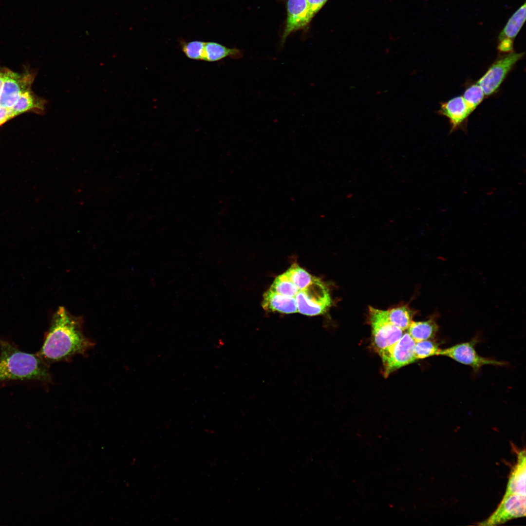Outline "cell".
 I'll return each mask as SVG.
<instances>
[{
    "label": "cell",
    "mask_w": 526,
    "mask_h": 526,
    "mask_svg": "<svg viewBox=\"0 0 526 526\" xmlns=\"http://www.w3.org/2000/svg\"><path fill=\"white\" fill-rule=\"evenodd\" d=\"M94 343L85 337L82 320L60 307L54 315L51 326L38 355L46 363L66 360L86 352Z\"/></svg>",
    "instance_id": "obj_1"
},
{
    "label": "cell",
    "mask_w": 526,
    "mask_h": 526,
    "mask_svg": "<svg viewBox=\"0 0 526 526\" xmlns=\"http://www.w3.org/2000/svg\"><path fill=\"white\" fill-rule=\"evenodd\" d=\"M36 75L35 71L19 72L0 65V127L25 113H45L47 101L32 90Z\"/></svg>",
    "instance_id": "obj_2"
},
{
    "label": "cell",
    "mask_w": 526,
    "mask_h": 526,
    "mask_svg": "<svg viewBox=\"0 0 526 526\" xmlns=\"http://www.w3.org/2000/svg\"><path fill=\"white\" fill-rule=\"evenodd\" d=\"M46 364L38 355L23 352L13 344L0 340V381L36 380L50 381Z\"/></svg>",
    "instance_id": "obj_3"
},
{
    "label": "cell",
    "mask_w": 526,
    "mask_h": 526,
    "mask_svg": "<svg viewBox=\"0 0 526 526\" xmlns=\"http://www.w3.org/2000/svg\"><path fill=\"white\" fill-rule=\"evenodd\" d=\"M295 299L298 312L308 316L324 314L332 304L328 288L322 281L315 277L306 287L298 291Z\"/></svg>",
    "instance_id": "obj_4"
},
{
    "label": "cell",
    "mask_w": 526,
    "mask_h": 526,
    "mask_svg": "<svg viewBox=\"0 0 526 526\" xmlns=\"http://www.w3.org/2000/svg\"><path fill=\"white\" fill-rule=\"evenodd\" d=\"M373 345L379 355L395 344L403 335V330L389 320L387 310L369 308Z\"/></svg>",
    "instance_id": "obj_5"
},
{
    "label": "cell",
    "mask_w": 526,
    "mask_h": 526,
    "mask_svg": "<svg viewBox=\"0 0 526 526\" xmlns=\"http://www.w3.org/2000/svg\"><path fill=\"white\" fill-rule=\"evenodd\" d=\"M524 54L525 53L512 51L499 57L491 65L477 81L482 88L485 96L493 94L498 90L508 74Z\"/></svg>",
    "instance_id": "obj_6"
},
{
    "label": "cell",
    "mask_w": 526,
    "mask_h": 526,
    "mask_svg": "<svg viewBox=\"0 0 526 526\" xmlns=\"http://www.w3.org/2000/svg\"><path fill=\"white\" fill-rule=\"evenodd\" d=\"M415 341L408 333L402 335L392 347L380 354L387 376L393 371L415 362Z\"/></svg>",
    "instance_id": "obj_7"
},
{
    "label": "cell",
    "mask_w": 526,
    "mask_h": 526,
    "mask_svg": "<svg viewBox=\"0 0 526 526\" xmlns=\"http://www.w3.org/2000/svg\"><path fill=\"white\" fill-rule=\"evenodd\" d=\"M472 341L456 344L449 348L440 349L438 356L448 357L453 360L472 368L475 372L479 371L485 365L504 366L507 363L480 356Z\"/></svg>",
    "instance_id": "obj_8"
},
{
    "label": "cell",
    "mask_w": 526,
    "mask_h": 526,
    "mask_svg": "<svg viewBox=\"0 0 526 526\" xmlns=\"http://www.w3.org/2000/svg\"><path fill=\"white\" fill-rule=\"evenodd\" d=\"M526 495L514 494L503 498L491 515L478 525L493 526L526 516Z\"/></svg>",
    "instance_id": "obj_9"
},
{
    "label": "cell",
    "mask_w": 526,
    "mask_h": 526,
    "mask_svg": "<svg viewBox=\"0 0 526 526\" xmlns=\"http://www.w3.org/2000/svg\"><path fill=\"white\" fill-rule=\"evenodd\" d=\"M287 18L282 38L283 44L292 32L306 27L312 19L306 0H288Z\"/></svg>",
    "instance_id": "obj_10"
},
{
    "label": "cell",
    "mask_w": 526,
    "mask_h": 526,
    "mask_svg": "<svg viewBox=\"0 0 526 526\" xmlns=\"http://www.w3.org/2000/svg\"><path fill=\"white\" fill-rule=\"evenodd\" d=\"M438 113L448 118L451 124L450 133H452L463 125L471 113L463 96L460 95L441 102Z\"/></svg>",
    "instance_id": "obj_11"
},
{
    "label": "cell",
    "mask_w": 526,
    "mask_h": 526,
    "mask_svg": "<svg viewBox=\"0 0 526 526\" xmlns=\"http://www.w3.org/2000/svg\"><path fill=\"white\" fill-rule=\"evenodd\" d=\"M526 451L524 449L518 452L517 462L511 471L503 497L514 494L526 495Z\"/></svg>",
    "instance_id": "obj_12"
},
{
    "label": "cell",
    "mask_w": 526,
    "mask_h": 526,
    "mask_svg": "<svg viewBox=\"0 0 526 526\" xmlns=\"http://www.w3.org/2000/svg\"><path fill=\"white\" fill-rule=\"evenodd\" d=\"M263 308L269 312H278L283 314L298 312L294 298L284 296L268 289L263 295Z\"/></svg>",
    "instance_id": "obj_13"
},
{
    "label": "cell",
    "mask_w": 526,
    "mask_h": 526,
    "mask_svg": "<svg viewBox=\"0 0 526 526\" xmlns=\"http://www.w3.org/2000/svg\"><path fill=\"white\" fill-rule=\"evenodd\" d=\"M242 52L238 49L228 48L216 42H205L203 60L216 62L227 57L239 59L242 56Z\"/></svg>",
    "instance_id": "obj_14"
},
{
    "label": "cell",
    "mask_w": 526,
    "mask_h": 526,
    "mask_svg": "<svg viewBox=\"0 0 526 526\" xmlns=\"http://www.w3.org/2000/svg\"><path fill=\"white\" fill-rule=\"evenodd\" d=\"M408 333L415 342L429 340L433 338L438 330L435 320L432 319L425 321L411 322Z\"/></svg>",
    "instance_id": "obj_15"
},
{
    "label": "cell",
    "mask_w": 526,
    "mask_h": 526,
    "mask_svg": "<svg viewBox=\"0 0 526 526\" xmlns=\"http://www.w3.org/2000/svg\"><path fill=\"white\" fill-rule=\"evenodd\" d=\"M526 21V2L512 15L505 27L499 34V41L508 38L513 40Z\"/></svg>",
    "instance_id": "obj_16"
},
{
    "label": "cell",
    "mask_w": 526,
    "mask_h": 526,
    "mask_svg": "<svg viewBox=\"0 0 526 526\" xmlns=\"http://www.w3.org/2000/svg\"><path fill=\"white\" fill-rule=\"evenodd\" d=\"M389 321L403 331L408 329L413 316V312L406 305L387 310Z\"/></svg>",
    "instance_id": "obj_17"
},
{
    "label": "cell",
    "mask_w": 526,
    "mask_h": 526,
    "mask_svg": "<svg viewBox=\"0 0 526 526\" xmlns=\"http://www.w3.org/2000/svg\"><path fill=\"white\" fill-rule=\"evenodd\" d=\"M283 274L296 286L299 290L306 287L314 277L296 263L293 264Z\"/></svg>",
    "instance_id": "obj_18"
},
{
    "label": "cell",
    "mask_w": 526,
    "mask_h": 526,
    "mask_svg": "<svg viewBox=\"0 0 526 526\" xmlns=\"http://www.w3.org/2000/svg\"><path fill=\"white\" fill-rule=\"evenodd\" d=\"M269 289L281 295L294 298L299 291L296 286L283 273L276 278Z\"/></svg>",
    "instance_id": "obj_19"
},
{
    "label": "cell",
    "mask_w": 526,
    "mask_h": 526,
    "mask_svg": "<svg viewBox=\"0 0 526 526\" xmlns=\"http://www.w3.org/2000/svg\"><path fill=\"white\" fill-rule=\"evenodd\" d=\"M485 96L482 88L477 82L468 87L463 95L471 113L482 102Z\"/></svg>",
    "instance_id": "obj_20"
},
{
    "label": "cell",
    "mask_w": 526,
    "mask_h": 526,
    "mask_svg": "<svg viewBox=\"0 0 526 526\" xmlns=\"http://www.w3.org/2000/svg\"><path fill=\"white\" fill-rule=\"evenodd\" d=\"M205 42L193 40L182 41L181 48L185 56L188 58L196 60H203Z\"/></svg>",
    "instance_id": "obj_21"
},
{
    "label": "cell",
    "mask_w": 526,
    "mask_h": 526,
    "mask_svg": "<svg viewBox=\"0 0 526 526\" xmlns=\"http://www.w3.org/2000/svg\"><path fill=\"white\" fill-rule=\"evenodd\" d=\"M440 350L438 344L429 340H422L415 342L414 355L416 360L438 356Z\"/></svg>",
    "instance_id": "obj_22"
},
{
    "label": "cell",
    "mask_w": 526,
    "mask_h": 526,
    "mask_svg": "<svg viewBox=\"0 0 526 526\" xmlns=\"http://www.w3.org/2000/svg\"><path fill=\"white\" fill-rule=\"evenodd\" d=\"M312 18L320 10L328 0H306Z\"/></svg>",
    "instance_id": "obj_23"
},
{
    "label": "cell",
    "mask_w": 526,
    "mask_h": 526,
    "mask_svg": "<svg viewBox=\"0 0 526 526\" xmlns=\"http://www.w3.org/2000/svg\"><path fill=\"white\" fill-rule=\"evenodd\" d=\"M499 41V42L497 48L500 52L509 53L513 51V40L508 38H504Z\"/></svg>",
    "instance_id": "obj_24"
}]
</instances>
